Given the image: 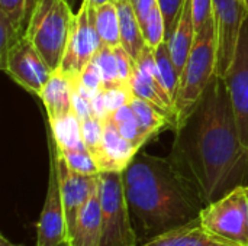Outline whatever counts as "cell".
I'll use <instances>...</instances> for the list:
<instances>
[{
  "mask_svg": "<svg viewBox=\"0 0 248 246\" xmlns=\"http://www.w3.org/2000/svg\"><path fill=\"white\" fill-rule=\"evenodd\" d=\"M109 119L112 120V123L116 126V129L119 130V133L125 139H128L129 142L137 145L140 149L144 146L141 132H140V128H138V122H137V117H135V113H134L131 104L122 106L116 112L110 113Z\"/></svg>",
  "mask_w": 248,
  "mask_h": 246,
  "instance_id": "25",
  "label": "cell"
},
{
  "mask_svg": "<svg viewBox=\"0 0 248 246\" xmlns=\"http://www.w3.org/2000/svg\"><path fill=\"white\" fill-rule=\"evenodd\" d=\"M76 13L68 0H36L26 25L32 41L49 68L61 67Z\"/></svg>",
  "mask_w": 248,
  "mask_h": 246,
  "instance_id": "4",
  "label": "cell"
},
{
  "mask_svg": "<svg viewBox=\"0 0 248 246\" xmlns=\"http://www.w3.org/2000/svg\"><path fill=\"white\" fill-rule=\"evenodd\" d=\"M35 1L36 0H0V12L10 17L20 28H25V23L28 25L33 10Z\"/></svg>",
  "mask_w": 248,
  "mask_h": 246,
  "instance_id": "29",
  "label": "cell"
},
{
  "mask_svg": "<svg viewBox=\"0 0 248 246\" xmlns=\"http://www.w3.org/2000/svg\"><path fill=\"white\" fill-rule=\"evenodd\" d=\"M58 246H70V245H68V242H64V244H61V245H58Z\"/></svg>",
  "mask_w": 248,
  "mask_h": 246,
  "instance_id": "41",
  "label": "cell"
},
{
  "mask_svg": "<svg viewBox=\"0 0 248 246\" xmlns=\"http://www.w3.org/2000/svg\"><path fill=\"white\" fill-rule=\"evenodd\" d=\"M246 3H247V6H248V0H246Z\"/></svg>",
  "mask_w": 248,
  "mask_h": 246,
  "instance_id": "42",
  "label": "cell"
},
{
  "mask_svg": "<svg viewBox=\"0 0 248 246\" xmlns=\"http://www.w3.org/2000/svg\"><path fill=\"white\" fill-rule=\"evenodd\" d=\"M0 68L16 84L38 97L52 74V70L26 35L9 51Z\"/></svg>",
  "mask_w": 248,
  "mask_h": 246,
  "instance_id": "8",
  "label": "cell"
},
{
  "mask_svg": "<svg viewBox=\"0 0 248 246\" xmlns=\"http://www.w3.org/2000/svg\"><path fill=\"white\" fill-rule=\"evenodd\" d=\"M39 97L45 106L48 120L74 112V78L65 75L60 68L54 70Z\"/></svg>",
  "mask_w": 248,
  "mask_h": 246,
  "instance_id": "16",
  "label": "cell"
},
{
  "mask_svg": "<svg viewBox=\"0 0 248 246\" xmlns=\"http://www.w3.org/2000/svg\"><path fill=\"white\" fill-rule=\"evenodd\" d=\"M137 70L144 77V80L160 94V97L166 103H169L171 107H174V103H173L171 97L169 96V93L164 87L163 78L160 75V71H158V67L155 62V57H154V51L148 45L142 49V52L137 58Z\"/></svg>",
  "mask_w": 248,
  "mask_h": 246,
  "instance_id": "23",
  "label": "cell"
},
{
  "mask_svg": "<svg viewBox=\"0 0 248 246\" xmlns=\"http://www.w3.org/2000/svg\"><path fill=\"white\" fill-rule=\"evenodd\" d=\"M81 132H83V141H84L87 149L90 151L92 155H94L102 142L103 122L96 116L87 117V119L81 120Z\"/></svg>",
  "mask_w": 248,
  "mask_h": 246,
  "instance_id": "31",
  "label": "cell"
},
{
  "mask_svg": "<svg viewBox=\"0 0 248 246\" xmlns=\"http://www.w3.org/2000/svg\"><path fill=\"white\" fill-rule=\"evenodd\" d=\"M154 57H155V62H157L160 75L163 78L164 87L174 103L177 93H179V87H180V74L171 58V52H170V46L167 41H164L154 49Z\"/></svg>",
  "mask_w": 248,
  "mask_h": 246,
  "instance_id": "22",
  "label": "cell"
},
{
  "mask_svg": "<svg viewBox=\"0 0 248 246\" xmlns=\"http://www.w3.org/2000/svg\"><path fill=\"white\" fill-rule=\"evenodd\" d=\"M244 190H246V196H247V203H248V187H244Z\"/></svg>",
  "mask_w": 248,
  "mask_h": 246,
  "instance_id": "40",
  "label": "cell"
},
{
  "mask_svg": "<svg viewBox=\"0 0 248 246\" xmlns=\"http://www.w3.org/2000/svg\"><path fill=\"white\" fill-rule=\"evenodd\" d=\"M96 29L103 46H121L119 13L115 1H109L96 7Z\"/></svg>",
  "mask_w": 248,
  "mask_h": 246,
  "instance_id": "21",
  "label": "cell"
},
{
  "mask_svg": "<svg viewBox=\"0 0 248 246\" xmlns=\"http://www.w3.org/2000/svg\"><path fill=\"white\" fill-rule=\"evenodd\" d=\"M60 152H61L64 161L67 162V165L73 171L80 173V174H86V175H94V174L100 173L97 165H96V161H94L93 155L90 154V151L87 149V146H83L78 149H68V151L60 149Z\"/></svg>",
  "mask_w": 248,
  "mask_h": 246,
  "instance_id": "26",
  "label": "cell"
},
{
  "mask_svg": "<svg viewBox=\"0 0 248 246\" xmlns=\"http://www.w3.org/2000/svg\"><path fill=\"white\" fill-rule=\"evenodd\" d=\"M0 246H23V245H17V244H13V242H10L4 235H1L0 236Z\"/></svg>",
  "mask_w": 248,
  "mask_h": 246,
  "instance_id": "37",
  "label": "cell"
},
{
  "mask_svg": "<svg viewBox=\"0 0 248 246\" xmlns=\"http://www.w3.org/2000/svg\"><path fill=\"white\" fill-rule=\"evenodd\" d=\"M70 246H102V210L99 188L78 212L68 232Z\"/></svg>",
  "mask_w": 248,
  "mask_h": 246,
  "instance_id": "14",
  "label": "cell"
},
{
  "mask_svg": "<svg viewBox=\"0 0 248 246\" xmlns=\"http://www.w3.org/2000/svg\"><path fill=\"white\" fill-rule=\"evenodd\" d=\"M142 35H144L145 43L153 51L166 41V23H164V17L161 14L158 4L154 7L150 17L147 19V23L142 28Z\"/></svg>",
  "mask_w": 248,
  "mask_h": 246,
  "instance_id": "28",
  "label": "cell"
},
{
  "mask_svg": "<svg viewBox=\"0 0 248 246\" xmlns=\"http://www.w3.org/2000/svg\"><path fill=\"white\" fill-rule=\"evenodd\" d=\"M116 52V58H118V67H119V75L121 80L125 84L131 86V80L137 71V61L122 48V46H116L115 48Z\"/></svg>",
  "mask_w": 248,
  "mask_h": 246,
  "instance_id": "34",
  "label": "cell"
},
{
  "mask_svg": "<svg viewBox=\"0 0 248 246\" xmlns=\"http://www.w3.org/2000/svg\"><path fill=\"white\" fill-rule=\"evenodd\" d=\"M94 7H97V6H102V4H105V3H109V1H113V0H89Z\"/></svg>",
  "mask_w": 248,
  "mask_h": 246,
  "instance_id": "38",
  "label": "cell"
},
{
  "mask_svg": "<svg viewBox=\"0 0 248 246\" xmlns=\"http://www.w3.org/2000/svg\"><path fill=\"white\" fill-rule=\"evenodd\" d=\"M170 159L203 206L248 187V149L222 77L215 75L186 120L174 129Z\"/></svg>",
  "mask_w": 248,
  "mask_h": 246,
  "instance_id": "1",
  "label": "cell"
},
{
  "mask_svg": "<svg viewBox=\"0 0 248 246\" xmlns=\"http://www.w3.org/2000/svg\"><path fill=\"white\" fill-rule=\"evenodd\" d=\"M103 136L99 149L93 155L100 173L118 171L124 173L131 164L140 148L125 139L109 117L103 119Z\"/></svg>",
  "mask_w": 248,
  "mask_h": 246,
  "instance_id": "13",
  "label": "cell"
},
{
  "mask_svg": "<svg viewBox=\"0 0 248 246\" xmlns=\"http://www.w3.org/2000/svg\"><path fill=\"white\" fill-rule=\"evenodd\" d=\"M195 38H196V29H195L193 14H192V0H186V4H185L182 17L177 23V28H176L173 36L167 41L169 46H170L171 58H173L180 75L187 62L190 51L193 48Z\"/></svg>",
  "mask_w": 248,
  "mask_h": 246,
  "instance_id": "17",
  "label": "cell"
},
{
  "mask_svg": "<svg viewBox=\"0 0 248 246\" xmlns=\"http://www.w3.org/2000/svg\"><path fill=\"white\" fill-rule=\"evenodd\" d=\"M119 13L121 46L137 61L142 49L147 46L138 17L134 12L131 0H113Z\"/></svg>",
  "mask_w": 248,
  "mask_h": 246,
  "instance_id": "18",
  "label": "cell"
},
{
  "mask_svg": "<svg viewBox=\"0 0 248 246\" xmlns=\"http://www.w3.org/2000/svg\"><path fill=\"white\" fill-rule=\"evenodd\" d=\"M138 246H237L208 232L199 219L171 229Z\"/></svg>",
  "mask_w": 248,
  "mask_h": 246,
  "instance_id": "15",
  "label": "cell"
},
{
  "mask_svg": "<svg viewBox=\"0 0 248 246\" xmlns=\"http://www.w3.org/2000/svg\"><path fill=\"white\" fill-rule=\"evenodd\" d=\"M131 3H132L137 17H138L140 26L142 29L144 25L147 23V19L150 17L151 12L157 6V0H131Z\"/></svg>",
  "mask_w": 248,
  "mask_h": 246,
  "instance_id": "35",
  "label": "cell"
},
{
  "mask_svg": "<svg viewBox=\"0 0 248 246\" xmlns=\"http://www.w3.org/2000/svg\"><path fill=\"white\" fill-rule=\"evenodd\" d=\"M96 65L100 70L102 75V87H118V86H129L125 84L121 80L119 75V67H118V58L115 48L110 46H102L96 57L93 58Z\"/></svg>",
  "mask_w": 248,
  "mask_h": 246,
  "instance_id": "24",
  "label": "cell"
},
{
  "mask_svg": "<svg viewBox=\"0 0 248 246\" xmlns=\"http://www.w3.org/2000/svg\"><path fill=\"white\" fill-rule=\"evenodd\" d=\"M199 220L212 235L237 246H248V203L244 187L203 206Z\"/></svg>",
  "mask_w": 248,
  "mask_h": 246,
  "instance_id": "6",
  "label": "cell"
},
{
  "mask_svg": "<svg viewBox=\"0 0 248 246\" xmlns=\"http://www.w3.org/2000/svg\"><path fill=\"white\" fill-rule=\"evenodd\" d=\"M248 16L246 0H214V20L218 39V65L217 72L224 77L228 71L238 38Z\"/></svg>",
  "mask_w": 248,
  "mask_h": 246,
  "instance_id": "10",
  "label": "cell"
},
{
  "mask_svg": "<svg viewBox=\"0 0 248 246\" xmlns=\"http://www.w3.org/2000/svg\"><path fill=\"white\" fill-rule=\"evenodd\" d=\"M222 78L232 103L241 142L248 149V16L244 20L232 62Z\"/></svg>",
  "mask_w": 248,
  "mask_h": 246,
  "instance_id": "11",
  "label": "cell"
},
{
  "mask_svg": "<svg viewBox=\"0 0 248 246\" xmlns=\"http://www.w3.org/2000/svg\"><path fill=\"white\" fill-rule=\"evenodd\" d=\"M99 199L102 210V246L140 245L132 225L122 173H99Z\"/></svg>",
  "mask_w": 248,
  "mask_h": 246,
  "instance_id": "5",
  "label": "cell"
},
{
  "mask_svg": "<svg viewBox=\"0 0 248 246\" xmlns=\"http://www.w3.org/2000/svg\"><path fill=\"white\" fill-rule=\"evenodd\" d=\"M138 239H151L196 219L203 203L170 157L138 152L122 173Z\"/></svg>",
  "mask_w": 248,
  "mask_h": 246,
  "instance_id": "2",
  "label": "cell"
},
{
  "mask_svg": "<svg viewBox=\"0 0 248 246\" xmlns=\"http://www.w3.org/2000/svg\"><path fill=\"white\" fill-rule=\"evenodd\" d=\"M68 3H70L71 6H74V4L77 3V0H68Z\"/></svg>",
  "mask_w": 248,
  "mask_h": 246,
  "instance_id": "39",
  "label": "cell"
},
{
  "mask_svg": "<svg viewBox=\"0 0 248 246\" xmlns=\"http://www.w3.org/2000/svg\"><path fill=\"white\" fill-rule=\"evenodd\" d=\"M73 106H74V112H76V115L78 116L80 120H84L87 117L94 116L93 107H92V100L80 96L76 91H74V97H73Z\"/></svg>",
  "mask_w": 248,
  "mask_h": 246,
  "instance_id": "36",
  "label": "cell"
},
{
  "mask_svg": "<svg viewBox=\"0 0 248 246\" xmlns=\"http://www.w3.org/2000/svg\"><path fill=\"white\" fill-rule=\"evenodd\" d=\"M77 81L92 96V99L97 94V91L102 88V75H100V70L94 61L87 64V67L78 75Z\"/></svg>",
  "mask_w": 248,
  "mask_h": 246,
  "instance_id": "32",
  "label": "cell"
},
{
  "mask_svg": "<svg viewBox=\"0 0 248 246\" xmlns=\"http://www.w3.org/2000/svg\"><path fill=\"white\" fill-rule=\"evenodd\" d=\"M129 104L135 113L144 145L148 141H151L154 136H157L161 130H164L166 126L171 128L170 120L148 101L134 96V99L131 100Z\"/></svg>",
  "mask_w": 248,
  "mask_h": 246,
  "instance_id": "20",
  "label": "cell"
},
{
  "mask_svg": "<svg viewBox=\"0 0 248 246\" xmlns=\"http://www.w3.org/2000/svg\"><path fill=\"white\" fill-rule=\"evenodd\" d=\"M218 65V39L214 17L196 33L193 48L180 75V87L174 101L177 129L195 109L205 90L209 87Z\"/></svg>",
  "mask_w": 248,
  "mask_h": 246,
  "instance_id": "3",
  "label": "cell"
},
{
  "mask_svg": "<svg viewBox=\"0 0 248 246\" xmlns=\"http://www.w3.org/2000/svg\"><path fill=\"white\" fill-rule=\"evenodd\" d=\"M192 14L198 33L214 17V0H192Z\"/></svg>",
  "mask_w": 248,
  "mask_h": 246,
  "instance_id": "33",
  "label": "cell"
},
{
  "mask_svg": "<svg viewBox=\"0 0 248 246\" xmlns=\"http://www.w3.org/2000/svg\"><path fill=\"white\" fill-rule=\"evenodd\" d=\"M67 241H68V229H67L60 181H58L55 164L52 158H49L48 187H46L44 207L39 215V220L36 223L35 246H58Z\"/></svg>",
  "mask_w": 248,
  "mask_h": 246,
  "instance_id": "12",
  "label": "cell"
},
{
  "mask_svg": "<svg viewBox=\"0 0 248 246\" xmlns=\"http://www.w3.org/2000/svg\"><path fill=\"white\" fill-rule=\"evenodd\" d=\"M25 28H20L10 17L0 12V65H3L9 51L16 45L20 38L25 36Z\"/></svg>",
  "mask_w": 248,
  "mask_h": 246,
  "instance_id": "27",
  "label": "cell"
},
{
  "mask_svg": "<svg viewBox=\"0 0 248 246\" xmlns=\"http://www.w3.org/2000/svg\"><path fill=\"white\" fill-rule=\"evenodd\" d=\"M157 4L161 10V14L164 17V23H166V41H169L176 28L177 23L182 17L186 0H157Z\"/></svg>",
  "mask_w": 248,
  "mask_h": 246,
  "instance_id": "30",
  "label": "cell"
},
{
  "mask_svg": "<svg viewBox=\"0 0 248 246\" xmlns=\"http://www.w3.org/2000/svg\"><path fill=\"white\" fill-rule=\"evenodd\" d=\"M49 158H52L57 168V175L60 181L62 204L65 212L67 229L70 232L78 212L99 188V174L86 175L73 171L64 161L51 135H49Z\"/></svg>",
  "mask_w": 248,
  "mask_h": 246,
  "instance_id": "9",
  "label": "cell"
},
{
  "mask_svg": "<svg viewBox=\"0 0 248 246\" xmlns=\"http://www.w3.org/2000/svg\"><path fill=\"white\" fill-rule=\"evenodd\" d=\"M48 122H49L51 136L61 151L78 149L86 146L83 141L81 120L78 119L76 112H71L68 115H64L61 117Z\"/></svg>",
  "mask_w": 248,
  "mask_h": 246,
  "instance_id": "19",
  "label": "cell"
},
{
  "mask_svg": "<svg viewBox=\"0 0 248 246\" xmlns=\"http://www.w3.org/2000/svg\"><path fill=\"white\" fill-rule=\"evenodd\" d=\"M102 46L96 29V7L89 0H81L60 70L70 78H77Z\"/></svg>",
  "mask_w": 248,
  "mask_h": 246,
  "instance_id": "7",
  "label": "cell"
}]
</instances>
